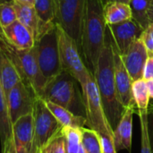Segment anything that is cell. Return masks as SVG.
<instances>
[{
	"label": "cell",
	"instance_id": "obj_32",
	"mask_svg": "<svg viewBox=\"0 0 153 153\" xmlns=\"http://www.w3.org/2000/svg\"><path fill=\"white\" fill-rule=\"evenodd\" d=\"M143 79L145 81L153 79V55L149 56L143 69Z\"/></svg>",
	"mask_w": 153,
	"mask_h": 153
},
{
	"label": "cell",
	"instance_id": "obj_2",
	"mask_svg": "<svg viewBox=\"0 0 153 153\" xmlns=\"http://www.w3.org/2000/svg\"><path fill=\"white\" fill-rule=\"evenodd\" d=\"M107 27L103 4L100 0H85L80 50L85 65L87 64V67L92 74L96 71Z\"/></svg>",
	"mask_w": 153,
	"mask_h": 153
},
{
	"label": "cell",
	"instance_id": "obj_13",
	"mask_svg": "<svg viewBox=\"0 0 153 153\" xmlns=\"http://www.w3.org/2000/svg\"><path fill=\"white\" fill-rule=\"evenodd\" d=\"M0 38L18 50L31 49L35 44L33 32L19 21H15L5 28L0 27Z\"/></svg>",
	"mask_w": 153,
	"mask_h": 153
},
{
	"label": "cell",
	"instance_id": "obj_19",
	"mask_svg": "<svg viewBox=\"0 0 153 153\" xmlns=\"http://www.w3.org/2000/svg\"><path fill=\"white\" fill-rule=\"evenodd\" d=\"M38 19H39V30L36 37L44 32L55 22V1L54 0H35L34 6ZM36 39V38H35Z\"/></svg>",
	"mask_w": 153,
	"mask_h": 153
},
{
	"label": "cell",
	"instance_id": "obj_16",
	"mask_svg": "<svg viewBox=\"0 0 153 153\" xmlns=\"http://www.w3.org/2000/svg\"><path fill=\"white\" fill-rule=\"evenodd\" d=\"M135 111V108H126L117 126L114 130L113 139L117 152L121 150H131L133 137V116Z\"/></svg>",
	"mask_w": 153,
	"mask_h": 153
},
{
	"label": "cell",
	"instance_id": "obj_36",
	"mask_svg": "<svg viewBox=\"0 0 153 153\" xmlns=\"http://www.w3.org/2000/svg\"><path fill=\"white\" fill-rule=\"evenodd\" d=\"M146 83H147V88H148L150 99H153V79L146 81Z\"/></svg>",
	"mask_w": 153,
	"mask_h": 153
},
{
	"label": "cell",
	"instance_id": "obj_4",
	"mask_svg": "<svg viewBox=\"0 0 153 153\" xmlns=\"http://www.w3.org/2000/svg\"><path fill=\"white\" fill-rule=\"evenodd\" d=\"M33 48L40 72L47 81L56 77L63 71L56 24H53L36 37Z\"/></svg>",
	"mask_w": 153,
	"mask_h": 153
},
{
	"label": "cell",
	"instance_id": "obj_20",
	"mask_svg": "<svg viewBox=\"0 0 153 153\" xmlns=\"http://www.w3.org/2000/svg\"><path fill=\"white\" fill-rule=\"evenodd\" d=\"M104 18L107 25H113L132 20L133 15L129 4L110 1L104 6Z\"/></svg>",
	"mask_w": 153,
	"mask_h": 153
},
{
	"label": "cell",
	"instance_id": "obj_27",
	"mask_svg": "<svg viewBox=\"0 0 153 153\" xmlns=\"http://www.w3.org/2000/svg\"><path fill=\"white\" fill-rule=\"evenodd\" d=\"M135 112L139 116L141 124V153H152L149 134L148 110H136Z\"/></svg>",
	"mask_w": 153,
	"mask_h": 153
},
{
	"label": "cell",
	"instance_id": "obj_38",
	"mask_svg": "<svg viewBox=\"0 0 153 153\" xmlns=\"http://www.w3.org/2000/svg\"><path fill=\"white\" fill-rule=\"evenodd\" d=\"M78 153H85V151H84V148H83L82 144L81 145V147H80V149L78 151Z\"/></svg>",
	"mask_w": 153,
	"mask_h": 153
},
{
	"label": "cell",
	"instance_id": "obj_1",
	"mask_svg": "<svg viewBox=\"0 0 153 153\" xmlns=\"http://www.w3.org/2000/svg\"><path fill=\"white\" fill-rule=\"evenodd\" d=\"M93 76L101 99L105 116L114 132L123 117L126 108L120 103L116 89L112 34L108 26L107 27L104 44Z\"/></svg>",
	"mask_w": 153,
	"mask_h": 153
},
{
	"label": "cell",
	"instance_id": "obj_8",
	"mask_svg": "<svg viewBox=\"0 0 153 153\" xmlns=\"http://www.w3.org/2000/svg\"><path fill=\"white\" fill-rule=\"evenodd\" d=\"M55 22L81 48L82 23L85 0H54ZM81 51V50H80Z\"/></svg>",
	"mask_w": 153,
	"mask_h": 153
},
{
	"label": "cell",
	"instance_id": "obj_21",
	"mask_svg": "<svg viewBox=\"0 0 153 153\" xmlns=\"http://www.w3.org/2000/svg\"><path fill=\"white\" fill-rule=\"evenodd\" d=\"M12 140V123L9 117L7 97L0 82V141L2 151Z\"/></svg>",
	"mask_w": 153,
	"mask_h": 153
},
{
	"label": "cell",
	"instance_id": "obj_34",
	"mask_svg": "<svg viewBox=\"0 0 153 153\" xmlns=\"http://www.w3.org/2000/svg\"><path fill=\"white\" fill-rule=\"evenodd\" d=\"M2 153H16L13 140L5 146V148L2 151Z\"/></svg>",
	"mask_w": 153,
	"mask_h": 153
},
{
	"label": "cell",
	"instance_id": "obj_25",
	"mask_svg": "<svg viewBox=\"0 0 153 153\" xmlns=\"http://www.w3.org/2000/svg\"><path fill=\"white\" fill-rule=\"evenodd\" d=\"M61 133L65 139L66 153H78L82 145L81 128L63 127Z\"/></svg>",
	"mask_w": 153,
	"mask_h": 153
},
{
	"label": "cell",
	"instance_id": "obj_39",
	"mask_svg": "<svg viewBox=\"0 0 153 153\" xmlns=\"http://www.w3.org/2000/svg\"><path fill=\"white\" fill-rule=\"evenodd\" d=\"M100 1L103 4V5H104V6H105L108 2H110V0H100Z\"/></svg>",
	"mask_w": 153,
	"mask_h": 153
},
{
	"label": "cell",
	"instance_id": "obj_15",
	"mask_svg": "<svg viewBox=\"0 0 153 153\" xmlns=\"http://www.w3.org/2000/svg\"><path fill=\"white\" fill-rule=\"evenodd\" d=\"M121 56L132 81L143 79V69L149 57V53L142 40L139 39L134 42Z\"/></svg>",
	"mask_w": 153,
	"mask_h": 153
},
{
	"label": "cell",
	"instance_id": "obj_35",
	"mask_svg": "<svg viewBox=\"0 0 153 153\" xmlns=\"http://www.w3.org/2000/svg\"><path fill=\"white\" fill-rule=\"evenodd\" d=\"M13 3L23 4V5H28V6H34V1L35 0H12Z\"/></svg>",
	"mask_w": 153,
	"mask_h": 153
},
{
	"label": "cell",
	"instance_id": "obj_37",
	"mask_svg": "<svg viewBox=\"0 0 153 153\" xmlns=\"http://www.w3.org/2000/svg\"><path fill=\"white\" fill-rule=\"evenodd\" d=\"M110 1H113V2H119V3H124V4H129V2H130V0H110Z\"/></svg>",
	"mask_w": 153,
	"mask_h": 153
},
{
	"label": "cell",
	"instance_id": "obj_12",
	"mask_svg": "<svg viewBox=\"0 0 153 153\" xmlns=\"http://www.w3.org/2000/svg\"><path fill=\"white\" fill-rule=\"evenodd\" d=\"M12 134L16 153H33L34 124L32 114L16 120L12 125Z\"/></svg>",
	"mask_w": 153,
	"mask_h": 153
},
{
	"label": "cell",
	"instance_id": "obj_11",
	"mask_svg": "<svg viewBox=\"0 0 153 153\" xmlns=\"http://www.w3.org/2000/svg\"><path fill=\"white\" fill-rule=\"evenodd\" d=\"M112 48H113V58H114L115 83H116V89H117L119 101L126 109L128 108H135V104L132 93L133 81L124 65L122 56L115 44L113 38H112Z\"/></svg>",
	"mask_w": 153,
	"mask_h": 153
},
{
	"label": "cell",
	"instance_id": "obj_28",
	"mask_svg": "<svg viewBox=\"0 0 153 153\" xmlns=\"http://www.w3.org/2000/svg\"><path fill=\"white\" fill-rule=\"evenodd\" d=\"M17 21L16 11L13 2H5L0 4V27L5 28Z\"/></svg>",
	"mask_w": 153,
	"mask_h": 153
},
{
	"label": "cell",
	"instance_id": "obj_31",
	"mask_svg": "<svg viewBox=\"0 0 153 153\" xmlns=\"http://www.w3.org/2000/svg\"><path fill=\"white\" fill-rule=\"evenodd\" d=\"M102 153H117L113 136L106 134H99Z\"/></svg>",
	"mask_w": 153,
	"mask_h": 153
},
{
	"label": "cell",
	"instance_id": "obj_14",
	"mask_svg": "<svg viewBox=\"0 0 153 153\" xmlns=\"http://www.w3.org/2000/svg\"><path fill=\"white\" fill-rule=\"evenodd\" d=\"M108 26L120 55L125 54L131 45L140 39L143 30V29L133 19L118 24Z\"/></svg>",
	"mask_w": 153,
	"mask_h": 153
},
{
	"label": "cell",
	"instance_id": "obj_33",
	"mask_svg": "<svg viewBox=\"0 0 153 153\" xmlns=\"http://www.w3.org/2000/svg\"><path fill=\"white\" fill-rule=\"evenodd\" d=\"M148 114L152 116V123L151 125L149 124V134H150V141H151V145H152V150L153 153V106L150 110L148 108Z\"/></svg>",
	"mask_w": 153,
	"mask_h": 153
},
{
	"label": "cell",
	"instance_id": "obj_17",
	"mask_svg": "<svg viewBox=\"0 0 153 153\" xmlns=\"http://www.w3.org/2000/svg\"><path fill=\"white\" fill-rule=\"evenodd\" d=\"M22 81L21 75L8 55L0 48V82L6 96L13 87Z\"/></svg>",
	"mask_w": 153,
	"mask_h": 153
},
{
	"label": "cell",
	"instance_id": "obj_7",
	"mask_svg": "<svg viewBox=\"0 0 153 153\" xmlns=\"http://www.w3.org/2000/svg\"><path fill=\"white\" fill-rule=\"evenodd\" d=\"M57 26L58 45L60 60L63 71L71 74L82 86L91 74L85 65L80 48L74 39H72L62 28Z\"/></svg>",
	"mask_w": 153,
	"mask_h": 153
},
{
	"label": "cell",
	"instance_id": "obj_24",
	"mask_svg": "<svg viewBox=\"0 0 153 153\" xmlns=\"http://www.w3.org/2000/svg\"><path fill=\"white\" fill-rule=\"evenodd\" d=\"M132 93L136 110H148L150 96L146 81L143 79L134 81L132 83Z\"/></svg>",
	"mask_w": 153,
	"mask_h": 153
},
{
	"label": "cell",
	"instance_id": "obj_40",
	"mask_svg": "<svg viewBox=\"0 0 153 153\" xmlns=\"http://www.w3.org/2000/svg\"><path fill=\"white\" fill-rule=\"evenodd\" d=\"M149 11H152L153 12V0H152V3H151L150 8H149Z\"/></svg>",
	"mask_w": 153,
	"mask_h": 153
},
{
	"label": "cell",
	"instance_id": "obj_10",
	"mask_svg": "<svg viewBox=\"0 0 153 153\" xmlns=\"http://www.w3.org/2000/svg\"><path fill=\"white\" fill-rule=\"evenodd\" d=\"M7 107L12 125L20 117L32 114L38 95L26 82L21 81L7 94Z\"/></svg>",
	"mask_w": 153,
	"mask_h": 153
},
{
	"label": "cell",
	"instance_id": "obj_30",
	"mask_svg": "<svg viewBox=\"0 0 153 153\" xmlns=\"http://www.w3.org/2000/svg\"><path fill=\"white\" fill-rule=\"evenodd\" d=\"M140 39L145 46L149 56L153 55V22H151L143 30Z\"/></svg>",
	"mask_w": 153,
	"mask_h": 153
},
{
	"label": "cell",
	"instance_id": "obj_23",
	"mask_svg": "<svg viewBox=\"0 0 153 153\" xmlns=\"http://www.w3.org/2000/svg\"><path fill=\"white\" fill-rule=\"evenodd\" d=\"M152 0H130L129 6L132 11L133 20L143 30L151 23L148 12Z\"/></svg>",
	"mask_w": 153,
	"mask_h": 153
},
{
	"label": "cell",
	"instance_id": "obj_6",
	"mask_svg": "<svg viewBox=\"0 0 153 153\" xmlns=\"http://www.w3.org/2000/svg\"><path fill=\"white\" fill-rule=\"evenodd\" d=\"M81 88L87 126L98 134H106L113 136L114 132L105 116L101 99L92 74Z\"/></svg>",
	"mask_w": 153,
	"mask_h": 153
},
{
	"label": "cell",
	"instance_id": "obj_41",
	"mask_svg": "<svg viewBox=\"0 0 153 153\" xmlns=\"http://www.w3.org/2000/svg\"><path fill=\"white\" fill-rule=\"evenodd\" d=\"M12 0H0V4H3V3H5V2H11Z\"/></svg>",
	"mask_w": 153,
	"mask_h": 153
},
{
	"label": "cell",
	"instance_id": "obj_18",
	"mask_svg": "<svg viewBox=\"0 0 153 153\" xmlns=\"http://www.w3.org/2000/svg\"><path fill=\"white\" fill-rule=\"evenodd\" d=\"M44 102L48 108L50 110V112L53 114V116L63 127L82 128L85 126H87V121L84 117L77 116L70 110L50 101L44 100Z\"/></svg>",
	"mask_w": 153,
	"mask_h": 153
},
{
	"label": "cell",
	"instance_id": "obj_29",
	"mask_svg": "<svg viewBox=\"0 0 153 153\" xmlns=\"http://www.w3.org/2000/svg\"><path fill=\"white\" fill-rule=\"evenodd\" d=\"M41 153H66L65 139L61 132L44 147Z\"/></svg>",
	"mask_w": 153,
	"mask_h": 153
},
{
	"label": "cell",
	"instance_id": "obj_3",
	"mask_svg": "<svg viewBox=\"0 0 153 153\" xmlns=\"http://www.w3.org/2000/svg\"><path fill=\"white\" fill-rule=\"evenodd\" d=\"M78 83L71 74L62 71L58 75L48 81L39 98L61 106L77 116L83 117L80 110L81 108L84 109L83 100L78 89Z\"/></svg>",
	"mask_w": 153,
	"mask_h": 153
},
{
	"label": "cell",
	"instance_id": "obj_22",
	"mask_svg": "<svg viewBox=\"0 0 153 153\" xmlns=\"http://www.w3.org/2000/svg\"><path fill=\"white\" fill-rule=\"evenodd\" d=\"M13 5L16 11L17 21L30 29L36 38L39 30V19L35 8L33 6L23 5L16 3H13Z\"/></svg>",
	"mask_w": 153,
	"mask_h": 153
},
{
	"label": "cell",
	"instance_id": "obj_9",
	"mask_svg": "<svg viewBox=\"0 0 153 153\" xmlns=\"http://www.w3.org/2000/svg\"><path fill=\"white\" fill-rule=\"evenodd\" d=\"M32 116L34 124L33 153H41L44 147L61 132L63 126L39 97L35 101Z\"/></svg>",
	"mask_w": 153,
	"mask_h": 153
},
{
	"label": "cell",
	"instance_id": "obj_5",
	"mask_svg": "<svg viewBox=\"0 0 153 153\" xmlns=\"http://www.w3.org/2000/svg\"><path fill=\"white\" fill-rule=\"evenodd\" d=\"M0 48L8 55L16 66L22 81L29 84L39 97L48 81L43 76L39 67L34 48L29 50H18L0 38Z\"/></svg>",
	"mask_w": 153,
	"mask_h": 153
},
{
	"label": "cell",
	"instance_id": "obj_26",
	"mask_svg": "<svg viewBox=\"0 0 153 153\" xmlns=\"http://www.w3.org/2000/svg\"><path fill=\"white\" fill-rule=\"evenodd\" d=\"M82 144L85 153H102L100 135L97 132L82 127Z\"/></svg>",
	"mask_w": 153,
	"mask_h": 153
}]
</instances>
